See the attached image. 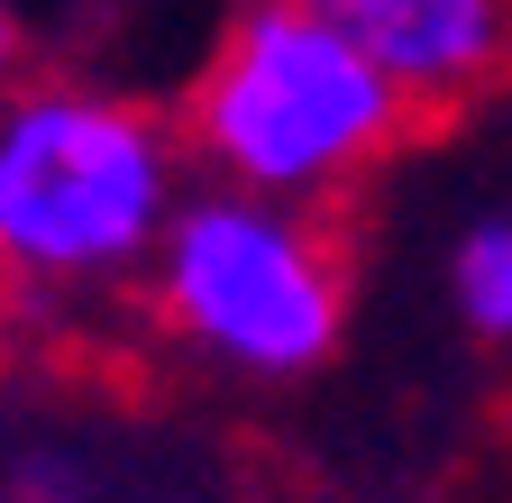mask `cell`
<instances>
[{
  "mask_svg": "<svg viewBox=\"0 0 512 503\" xmlns=\"http://www.w3.org/2000/svg\"><path fill=\"white\" fill-rule=\"evenodd\" d=\"M147 302L202 366L293 385V375L339 357L348 266H339V238L302 202H266V193H238V183H192L156 266H147Z\"/></svg>",
  "mask_w": 512,
  "mask_h": 503,
  "instance_id": "3957f363",
  "label": "cell"
},
{
  "mask_svg": "<svg viewBox=\"0 0 512 503\" xmlns=\"http://www.w3.org/2000/svg\"><path fill=\"white\" fill-rule=\"evenodd\" d=\"M19 55H28V19H19V0H0V92L19 83Z\"/></svg>",
  "mask_w": 512,
  "mask_h": 503,
  "instance_id": "8992f818",
  "label": "cell"
},
{
  "mask_svg": "<svg viewBox=\"0 0 512 503\" xmlns=\"http://www.w3.org/2000/svg\"><path fill=\"white\" fill-rule=\"evenodd\" d=\"M448 302L485 348H512V211L467 220V238L448 247Z\"/></svg>",
  "mask_w": 512,
  "mask_h": 503,
  "instance_id": "5b68a950",
  "label": "cell"
},
{
  "mask_svg": "<svg viewBox=\"0 0 512 503\" xmlns=\"http://www.w3.org/2000/svg\"><path fill=\"white\" fill-rule=\"evenodd\" d=\"M183 147L202 183L320 211L375 174L421 119L384 55L311 0H238L183 83Z\"/></svg>",
  "mask_w": 512,
  "mask_h": 503,
  "instance_id": "7a4b0ae2",
  "label": "cell"
},
{
  "mask_svg": "<svg viewBox=\"0 0 512 503\" xmlns=\"http://www.w3.org/2000/svg\"><path fill=\"white\" fill-rule=\"evenodd\" d=\"M192 193L183 119L83 74H19L0 92V284L74 302L147 284Z\"/></svg>",
  "mask_w": 512,
  "mask_h": 503,
  "instance_id": "6da1fadb",
  "label": "cell"
},
{
  "mask_svg": "<svg viewBox=\"0 0 512 503\" xmlns=\"http://www.w3.org/2000/svg\"><path fill=\"white\" fill-rule=\"evenodd\" d=\"M311 10L357 28L421 110L512 74V0H311Z\"/></svg>",
  "mask_w": 512,
  "mask_h": 503,
  "instance_id": "277c9868",
  "label": "cell"
}]
</instances>
